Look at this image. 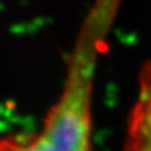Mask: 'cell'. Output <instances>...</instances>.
<instances>
[{
    "mask_svg": "<svg viewBox=\"0 0 151 151\" xmlns=\"http://www.w3.org/2000/svg\"><path fill=\"white\" fill-rule=\"evenodd\" d=\"M91 106V67L82 64L70 76L42 130L1 139L0 151H93Z\"/></svg>",
    "mask_w": 151,
    "mask_h": 151,
    "instance_id": "cell-1",
    "label": "cell"
},
{
    "mask_svg": "<svg viewBox=\"0 0 151 151\" xmlns=\"http://www.w3.org/2000/svg\"><path fill=\"white\" fill-rule=\"evenodd\" d=\"M121 151H151V60L142 64Z\"/></svg>",
    "mask_w": 151,
    "mask_h": 151,
    "instance_id": "cell-2",
    "label": "cell"
}]
</instances>
